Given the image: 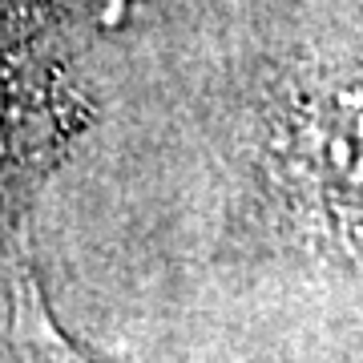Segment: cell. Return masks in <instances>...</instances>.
Here are the masks:
<instances>
[{
    "label": "cell",
    "instance_id": "cell-1",
    "mask_svg": "<svg viewBox=\"0 0 363 363\" xmlns=\"http://www.w3.org/2000/svg\"><path fill=\"white\" fill-rule=\"evenodd\" d=\"M291 182L335 218H363V61L311 69L283 117Z\"/></svg>",
    "mask_w": 363,
    "mask_h": 363
}]
</instances>
